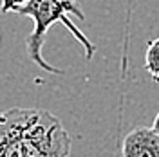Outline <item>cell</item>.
Listing matches in <instances>:
<instances>
[{
  "mask_svg": "<svg viewBox=\"0 0 159 157\" xmlns=\"http://www.w3.org/2000/svg\"><path fill=\"white\" fill-rule=\"evenodd\" d=\"M121 157H159V136L152 127H138L125 136Z\"/></svg>",
  "mask_w": 159,
  "mask_h": 157,
  "instance_id": "3",
  "label": "cell"
},
{
  "mask_svg": "<svg viewBox=\"0 0 159 157\" xmlns=\"http://www.w3.org/2000/svg\"><path fill=\"white\" fill-rule=\"evenodd\" d=\"M145 69L148 70L150 78L159 83V38L152 40L145 54Z\"/></svg>",
  "mask_w": 159,
  "mask_h": 157,
  "instance_id": "4",
  "label": "cell"
},
{
  "mask_svg": "<svg viewBox=\"0 0 159 157\" xmlns=\"http://www.w3.org/2000/svg\"><path fill=\"white\" fill-rule=\"evenodd\" d=\"M69 155V132L49 110L15 107L0 112V157Z\"/></svg>",
  "mask_w": 159,
  "mask_h": 157,
  "instance_id": "1",
  "label": "cell"
},
{
  "mask_svg": "<svg viewBox=\"0 0 159 157\" xmlns=\"http://www.w3.org/2000/svg\"><path fill=\"white\" fill-rule=\"evenodd\" d=\"M18 15L29 16L34 22V29L31 33L27 40H25V49L29 58L42 67L47 72H54V74H63L61 69H56L54 65L47 63L43 56H42V49L45 43V36L47 31L54 25V24H63L67 29L72 33V36L78 40L85 49V58L90 60L96 54V45L90 42L81 31L78 29L76 24L70 22L69 16H76L78 20H85V13L80 9L76 0H29L22 9L16 11Z\"/></svg>",
  "mask_w": 159,
  "mask_h": 157,
  "instance_id": "2",
  "label": "cell"
},
{
  "mask_svg": "<svg viewBox=\"0 0 159 157\" xmlns=\"http://www.w3.org/2000/svg\"><path fill=\"white\" fill-rule=\"evenodd\" d=\"M152 128H154V132L159 136V112H157V116H156V119H154V125H152Z\"/></svg>",
  "mask_w": 159,
  "mask_h": 157,
  "instance_id": "6",
  "label": "cell"
},
{
  "mask_svg": "<svg viewBox=\"0 0 159 157\" xmlns=\"http://www.w3.org/2000/svg\"><path fill=\"white\" fill-rule=\"evenodd\" d=\"M29 0H0V11L6 13H16L18 9H22Z\"/></svg>",
  "mask_w": 159,
  "mask_h": 157,
  "instance_id": "5",
  "label": "cell"
}]
</instances>
